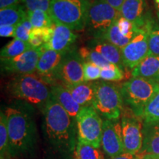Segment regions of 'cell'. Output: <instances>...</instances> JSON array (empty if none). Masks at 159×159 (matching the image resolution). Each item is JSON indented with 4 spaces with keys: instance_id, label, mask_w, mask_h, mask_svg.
Segmentation results:
<instances>
[{
    "instance_id": "ee69618b",
    "label": "cell",
    "mask_w": 159,
    "mask_h": 159,
    "mask_svg": "<svg viewBox=\"0 0 159 159\" xmlns=\"http://www.w3.org/2000/svg\"><path fill=\"white\" fill-rule=\"evenodd\" d=\"M90 1H91V0H90Z\"/></svg>"
},
{
    "instance_id": "484cf974",
    "label": "cell",
    "mask_w": 159,
    "mask_h": 159,
    "mask_svg": "<svg viewBox=\"0 0 159 159\" xmlns=\"http://www.w3.org/2000/svg\"><path fill=\"white\" fill-rule=\"evenodd\" d=\"M53 32V26L52 27L34 28L32 30L30 35L29 43L32 48H42L50 40Z\"/></svg>"
},
{
    "instance_id": "8992f818",
    "label": "cell",
    "mask_w": 159,
    "mask_h": 159,
    "mask_svg": "<svg viewBox=\"0 0 159 159\" xmlns=\"http://www.w3.org/2000/svg\"><path fill=\"white\" fill-rule=\"evenodd\" d=\"M121 91L113 83L101 80L95 82V94L92 107L104 119L117 120L123 111Z\"/></svg>"
},
{
    "instance_id": "1f68e13d",
    "label": "cell",
    "mask_w": 159,
    "mask_h": 159,
    "mask_svg": "<svg viewBox=\"0 0 159 159\" xmlns=\"http://www.w3.org/2000/svg\"><path fill=\"white\" fill-rule=\"evenodd\" d=\"M9 151V134L7 116L4 111L0 113V152L1 156Z\"/></svg>"
},
{
    "instance_id": "836d02e7",
    "label": "cell",
    "mask_w": 159,
    "mask_h": 159,
    "mask_svg": "<svg viewBox=\"0 0 159 159\" xmlns=\"http://www.w3.org/2000/svg\"><path fill=\"white\" fill-rule=\"evenodd\" d=\"M83 71L85 82H93L100 79L101 68L94 63L84 62Z\"/></svg>"
},
{
    "instance_id": "2e32d148",
    "label": "cell",
    "mask_w": 159,
    "mask_h": 159,
    "mask_svg": "<svg viewBox=\"0 0 159 159\" xmlns=\"http://www.w3.org/2000/svg\"><path fill=\"white\" fill-rule=\"evenodd\" d=\"M66 55V53L59 52L52 49H43L37 64L38 75L44 79L48 84H52L54 75Z\"/></svg>"
},
{
    "instance_id": "9a60e30c",
    "label": "cell",
    "mask_w": 159,
    "mask_h": 159,
    "mask_svg": "<svg viewBox=\"0 0 159 159\" xmlns=\"http://www.w3.org/2000/svg\"><path fill=\"white\" fill-rule=\"evenodd\" d=\"M77 35L72 30L66 26L53 25L52 35L49 42L42 47L43 49H52L59 52L67 53L72 50Z\"/></svg>"
},
{
    "instance_id": "83f0119b",
    "label": "cell",
    "mask_w": 159,
    "mask_h": 159,
    "mask_svg": "<svg viewBox=\"0 0 159 159\" xmlns=\"http://www.w3.org/2000/svg\"><path fill=\"white\" fill-rule=\"evenodd\" d=\"M141 119L143 122H159V90L146 105Z\"/></svg>"
},
{
    "instance_id": "52a82bcc",
    "label": "cell",
    "mask_w": 159,
    "mask_h": 159,
    "mask_svg": "<svg viewBox=\"0 0 159 159\" xmlns=\"http://www.w3.org/2000/svg\"><path fill=\"white\" fill-rule=\"evenodd\" d=\"M77 140L100 148L103 119L92 106L83 107L76 116Z\"/></svg>"
},
{
    "instance_id": "f1b7e54d",
    "label": "cell",
    "mask_w": 159,
    "mask_h": 159,
    "mask_svg": "<svg viewBox=\"0 0 159 159\" xmlns=\"http://www.w3.org/2000/svg\"><path fill=\"white\" fill-rule=\"evenodd\" d=\"M78 53L84 62L94 63L101 69L110 64V63L106 61L99 52L89 47H81L78 50Z\"/></svg>"
},
{
    "instance_id": "d4e9b609",
    "label": "cell",
    "mask_w": 159,
    "mask_h": 159,
    "mask_svg": "<svg viewBox=\"0 0 159 159\" xmlns=\"http://www.w3.org/2000/svg\"><path fill=\"white\" fill-rule=\"evenodd\" d=\"M75 159H104L99 148L77 140L74 150Z\"/></svg>"
},
{
    "instance_id": "d6a6232c",
    "label": "cell",
    "mask_w": 159,
    "mask_h": 159,
    "mask_svg": "<svg viewBox=\"0 0 159 159\" xmlns=\"http://www.w3.org/2000/svg\"><path fill=\"white\" fill-rule=\"evenodd\" d=\"M33 28V25L30 21L28 16H27V18H26L25 20H23L21 23L16 26V29L13 38L21 40V41H25V42H29L30 35Z\"/></svg>"
},
{
    "instance_id": "ac0fdd59",
    "label": "cell",
    "mask_w": 159,
    "mask_h": 159,
    "mask_svg": "<svg viewBox=\"0 0 159 159\" xmlns=\"http://www.w3.org/2000/svg\"><path fill=\"white\" fill-rule=\"evenodd\" d=\"M51 97L61 105L67 113L76 119V116L82 107L77 103L73 98L70 91L63 83L55 82L50 85Z\"/></svg>"
},
{
    "instance_id": "f35d334b",
    "label": "cell",
    "mask_w": 159,
    "mask_h": 159,
    "mask_svg": "<svg viewBox=\"0 0 159 159\" xmlns=\"http://www.w3.org/2000/svg\"><path fill=\"white\" fill-rule=\"evenodd\" d=\"M105 1H106L109 5L112 6L114 8L116 9V11H120L121 7H122L123 3L125 2V0H105Z\"/></svg>"
},
{
    "instance_id": "8d00e7d4",
    "label": "cell",
    "mask_w": 159,
    "mask_h": 159,
    "mask_svg": "<svg viewBox=\"0 0 159 159\" xmlns=\"http://www.w3.org/2000/svg\"><path fill=\"white\" fill-rule=\"evenodd\" d=\"M109 159H139V154H133L130 152H124L116 156L111 157Z\"/></svg>"
},
{
    "instance_id": "7bdbcfd3",
    "label": "cell",
    "mask_w": 159,
    "mask_h": 159,
    "mask_svg": "<svg viewBox=\"0 0 159 159\" xmlns=\"http://www.w3.org/2000/svg\"><path fill=\"white\" fill-rule=\"evenodd\" d=\"M1 159H4V158H3V156H1Z\"/></svg>"
},
{
    "instance_id": "cb8c5ba5",
    "label": "cell",
    "mask_w": 159,
    "mask_h": 159,
    "mask_svg": "<svg viewBox=\"0 0 159 159\" xmlns=\"http://www.w3.org/2000/svg\"><path fill=\"white\" fill-rule=\"evenodd\" d=\"M30 48L32 47L29 42L14 39L1 49L0 57L1 59L13 58L21 55Z\"/></svg>"
},
{
    "instance_id": "f546056e",
    "label": "cell",
    "mask_w": 159,
    "mask_h": 159,
    "mask_svg": "<svg viewBox=\"0 0 159 159\" xmlns=\"http://www.w3.org/2000/svg\"><path fill=\"white\" fill-rule=\"evenodd\" d=\"M148 30V55L159 56V25H147Z\"/></svg>"
},
{
    "instance_id": "603a6c76",
    "label": "cell",
    "mask_w": 159,
    "mask_h": 159,
    "mask_svg": "<svg viewBox=\"0 0 159 159\" xmlns=\"http://www.w3.org/2000/svg\"><path fill=\"white\" fill-rule=\"evenodd\" d=\"M26 18L27 11L21 4L0 9V25L17 26Z\"/></svg>"
},
{
    "instance_id": "3957f363",
    "label": "cell",
    "mask_w": 159,
    "mask_h": 159,
    "mask_svg": "<svg viewBox=\"0 0 159 159\" xmlns=\"http://www.w3.org/2000/svg\"><path fill=\"white\" fill-rule=\"evenodd\" d=\"M8 94L16 99L25 101L43 110L51 98L50 85L39 75H16L7 85Z\"/></svg>"
},
{
    "instance_id": "ffe728a7",
    "label": "cell",
    "mask_w": 159,
    "mask_h": 159,
    "mask_svg": "<svg viewBox=\"0 0 159 159\" xmlns=\"http://www.w3.org/2000/svg\"><path fill=\"white\" fill-rule=\"evenodd\" d=\"M139 154L159 156V122H143V145Z\"/></svg>"
},
{
    "instance_id": "60d3db41",
    "label": "cell",
    "mask_w": 159,
    "mask_h": 159,
    "mask_svg": "<svg viewBox=\"0 0 159 159\" xmlns=\"http://www.w3.org/2000/svg\"><path fill=\"white\" fill-rule=\"evenodd\" d=\"M154 5L155 9H156L157 17H158L159 19V0H154Z\"/></svg>"
},
{
    "instance_id": "e575fe53",
    "label": "cell",
    "mask_w": 159,
    "mask_h": 159,
    "mask_svg": "<svg viewBox=\"0 0 159 159\" xmlns=\"http://www.w3.org/2000/svg\"><path fill=\"white\" fill-rule=\"evenodd\" d=\"M52 0H22L27 11H33L35 10H41L49 13Z\"/></svg>"
},
{
    "instance_id": "7c38bea8",
    "label": "cell",
    "mask_w": 159,
    "mask_h": 159,
    "mask_svg": "<svg viewBox=\"0 0 159 159\" xmlns=\"http://www.w3.org/2000/svg\"><path fill=\"white\" fill-rule=\"evenodd\" d=\"M141 30L142 29L139 28L134 23L120 16L98 39L105 40L122 49L130 43Z\"/></svg>"
},
{
    "instance_id": "ba28073f",
    "label": "cell",
    "mask_w": 159,
    "mask_h": 159,
    "mask_svg": "<svg viewBox=\"0 0 159 159\" xmlns=\"http://www.w3.org/2000/svg\"><path fill=\"white\" fill-rule=\"evenodd\" d=\"M120 16V12L105 0H91L86 27L94 39H100Z\"/></svg>"
},
{
    "instance_id": "b9f144b4",
    "label": "cell",
    "mask_w": 159,
    "mask_h": 159,
    "mask_svg": "<svg viewBox=\"0 0 159 159\" xmlns=\"http://www.w3.org/2000/svg\"><path fill=\"white\" fill-rule=\"evenodd\" d=\"M156 80V81H158V82L159 83V72H158V75H157V77H156V78L155 79Z\"/></svg>"
},
{
    "instance_id": "7402d4cb",
    "label": "cell",
    "mask_w": 159,
    "mask_h": 159,
    "mask_svg": "<svg viewBox=\"0 0 159 159\" xmlns=\"http://www.w3.org/2000/svg\"><path fill=\"white\" fill-rule=\"evenodd\" d=\"M159 72V56L148 55L132 70V77L155 80Z\"/></svg>"
},
{
    "instance_id": "5bb4252c",
    "label": "cell",
    "mask_w": 159,
    "mask_h": 159,
    "mask_svg": "<svg viewBox=\"0 0 159 159\" xmlns=\"http://www.w3.org/2000/svg\"><path fill=\"white\" fill-rule=\"evenodd\" d=\"M101 147L110 158L125 152L122 138V124L119 119H103Z\"/></svg>"
},
{
    "instance_id": "4dcf8cb0",
    "label": "cell",
    "mask_w": 159,
    "mask_h": 159,
    "mask_svg": "<svg viewBox=\"0 0 159 159\" xmlns=\"http://www.w3.org/2000/svg\"><path fill=\"white\" fill-rule=\"evenodd\" d=\"M125 73L122 69L117 65L110 64L101 69L100 79L104 81H120L124 78Z\"/></svg>"
},
{
    "instance_id": "6da1fadb",
    "label": "cell",
    "mask_w": 159,
    "mask_h": 159,
    "mask_svg": "<svg viewBox=\"0 0 159 159\" xmlns=\"http://www.w3.org/2000/svg\"><path fill=\"white\" fill-rule=\"evenodd\" d=\"M42 111L45 134L49 142L61 150H74L77 144L76 119L72 118L52 97Z\"/></svg>"
},
{
    "instance_id": "d6986e66",
    "label": "cell",
    "mask_w": 159,
    "mask_h": 159,
    "mask_svg": "<svg viewBox=\"0 0 159 159\" xmlns=\"http://www.w3.org/2000/svg\"><path fill=\"white\" fill-rule=\"evenodd\" d=\"M89 47L99 52L110 63L117 65L121 69H124L122 52L118 47L111 43L103 39H94L88 45Z\"/></svg>"
},
{
    "instance_id": "ab89813d",
    "label": "cell",
    "mask_w": 159,
    "mask_h": 159,
    "mask_svg": "<svg viewBox=\"0 0 159 159\" xmlns=\"http://www.w3.org/2000/svg\"><path fill=\"white\" fill-rule=\"evenodd\" d=\"M139 159H159V156L153 154H139Z\"/></svg>"
},
{
    "instance_id": "7a4b0ae2",
    "label": "cell",
    "mask_w": 159,
    "mask_h": 159,
    "mask_svg": "<svg viewBox=\"0 0 159 159\" xmlns=\"http://www.w3.org/2000/svg\"><path fill=\"white\" fill-rule=\"evenodd\" d=\"M9 134V151L13 156L26 154L36 142V127L30 113L16 107L5 110Z\"/></svg>"
},
{
    "instance_id": "44dd1931",
    "label": "cell",
    "mask_w": 159,
    "mask_h": 159,
    "mask_svg": "<svg viewBox=\"0 0 159 159\" xmlns=\"http://www.w3.org/2000/svg\"><path fill=\"white\" fill-rule=\"evenodd\" d=\"M66 86L77 104L82 108L92 106L95 94V82H84Z\"/></svg>"
},
{
    "instance_id": "277c9868",
    "label": "cell",
    "mask_w": 159,
    "mask_h": 159,
    "mask_svg": "<svg viewBox=\"0 0 159 159\" xmlns=\"http://www.w3.org/2000/svg\"><path fill=\"white\" fill-rule=\"evenodd\" d=\"M90 0H52L49 14L53 23L82 31L86 27Z\"/></svg>"
},
{
    "instance_id": "8fae6325",
    "label": "cell",
    "mask_w": 159,
    "mask_h": 159,
    "mask_svg": "<svg viewBox=\"0 0 159 159\" xmlns=\"http://www.w3.org/2000/svg\"><path fill=\"white\" fill-rule=\"evenodd\" d=\"M136 115L125 114L121 119L125 152L139 154L143 145V122Z\"/></svg>"
},
{
    "instance_id": "e0dca14e",
    "label": "cell",
    "mask_w": 159,
    "mask_h": 159,
    "mask_svg": "<svg viewBox=\"0 0 159 159\" xmlns=\"http://www.w3.org/2000/svg\"><path fill=\"white\" fill-rule=\"evenodd\" d=\"M146 0H125L120 9L121 16L134 23L139 28H144L146 20Z\"/></svg>"
},
{
    "instance_id": "9c48e42d",
    "label": "cell",
    "mask_w": 159,
    "mask_h": 159,
    "mask_svg": "<svg viewBox=\"0 0 159 159\" xmlns=\"http://www.w3.org/2000/svg\"><path fill=\"white\" fill-rule=\"evenodd\" d=\"M84 61L80 56L78 51L73 49L65 55L62 63L53 77V83L58 82L65 85L84 83Z\"/></svg>"
},
{
    "instance_id": "5b68a950",
    "label": "cell",
    "mask_w": 159,
    "mask_h": 159,
    "mask_svg": "<svg viewBox=\"0 0 159 159\" xmlns=\"http://www.w3.org/2000/svg\"><path fill=\"white\" fill-rule=\"evenodd\" d=\"M158 90L156 80L132 77L123 83L120 91L125 104L141 119L144 108Z\"/></svg>"
},
{
    "instance_id": "74e56055",
    "label": "cell",
    "mask_w": 159,
    "mask_h": 159,
    "mask_svg": "<svg viewBox=\"0 0 159 159\" xmlns=\"http://www.w3.org/2000/svg\"><path fill=\"white\" fill-rule=\"evenodd\" d=\"M22 2V0H0V9L5 8Z\"/></svg>"
},
{
    "instance_id": "4fadbf2b",
    "label": "cell",
    "mask_w": 159,
    "mask_h": 159,
    "mask_svg": "<svg viewBox=\"0 0 159 159\" xmlns=\"http://www.w3.org/2000/svg\"><path fill=\"white\" fill-rule=\"evenodd\" d=\"M148 30L147 25L130 43L121 49L125 67L134 69L148 55Z\"/></svg>"
},
{
    "instance_id": "d590c367",
    "label": "cell",
    "mask_w": 159,
    "mask_h": 159,
    "mask_svg": "<svg viewBox=\"0 0 159 159\" xmlns=\"http://www.w3.org/2000/svg\"><path fill=\"white\" fill-rule=\"evenodd\" d=\"M16 29V26L0 25V35L1 37H13Z\"/></svg>"
},
{
    "instance_id": "30bf717a",
    "label": "cell",
    "mask_w": 159,
    "mask_h": 159,
    "mask_svg": "<svg viewBox=\"0 0 159 159\" xmlns=\"http://www.w3.org/2000/svg\"><path fill=\"white\" fill-rule=\"evenodd\" d=\"M42 51V48H30L19 56L1 59L2 72L16 75L33 74Z\"/></svg>"
},
{
    "instance_id": "4316f807",
    "label": "cell",
    "mask_w": 159,
    "mask_h": 159,
    "mask_svg": "<svg viewBox=\"0 0 159 159\" xmlns=\"http://www.w3.org/2000/svg\"><path fill=\"white\" fill-rule=\"evenodd\" d=\"M27 16L34 28L52 27L54 25L49 13L41 10L27 11Z\"/></svg>"
}]
</instances>
